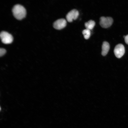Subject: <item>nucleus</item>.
Returning a JSON list of instances; mask_svg holds the SVG:
<instances>
[{
    "label": "nucleus",
    "instance_id": "f257e3e1",
    "mask_svg": "<svg viewBox=\"0 0 128 128\" xmlns=\"http://www.w3.org/2000/svg\"><path fill=\"white\" fill-rule=\"evenodd\" d=\"M12 11L14 16L18 20L24 18L26 14L25 8L19 4L14 5Z\"/></svg>",
    "mask_w": 128,
    "mask_h": 128
},
{
    "label": "nucleus",
    "instance_id": "f03ea898",
    "mask_svg": "<svg viewBox=\"0 0 128 128\" xmlns=\"http://www.w3.org/2000/svg\"><path fill=\"white\" fill-rule=\"evenodd\" d=\"M0 37L2 42L5 44L11 43L13 41V38L12 36L7 32L2 31L0 34Z\"/></svg>",
    "mask_w": 128,
    "mask_h": 128
},
{
    "label": "nucleus",
    "instance_id": "7ed1b4c3",
    "mask_svg": "<svg viewBox=\"0 0 128 128\" xmlns=\"http://www.w3.org/2000/svg\"><path fill=\"white\" fill-rule=\"evenodd\" d=\"M113 22V20L112 18L102 16L100 18L99 23L102 27L107 28L112 25Z\"/></svg>",
    "mask_w": 128,
    "mask_h": 128
},
{
    "label": "nucleus",
    "instance_id": "20e7f679",
    "mask_svg": "<svg viewBox=\"0 0 128 128\" xmlns=\"http://www.w3.org/2000/svg\"><path fill=\"white\" fill-rule=\"evenodd\" d=\"M125 52L124 47L123 44H121L117 45L114 50V54L118 58H121L124 54Z\"/></svg>",
    "mask_w": 128,
    "mask_h": 128
},
{
    "label": "nucleus",
    "instance_id": "39448f33",
    "mask_svg": "<svg viewBox=\"0 0 128 128\" xmlns=\"http://www.w3.org/2000/svg\"><path fill=\"white\" fill-rule=\"evenodd\" d=\"M79 14V13L77 10L73 9L69 12L66 15V19L69 22H71L73 20L76 19Z\"/></svg>",
    "mask_w": 128,
    "mask_h": 128
},
{
    "label": "nucleus",
    "instance_id": "423d86ee",
    "mask_svg": "<svg viewBox=\"0 0 128 128\" xmlns=\"http://www.w3.org/2000/svg\"><path fill=\"white\" fill-rule=\"evenodd\" d=\"M66 20L63 18L58 19L55 21L53 24V26L55 29H61L65 27L66 25Z\"/></svg>",
    "mask_w": 128,
    "mask_h": 128
},
{
    "label": "nucleus",
    "instance_id": "0eeeda50",
    "mask_svg": "<svg viewBox=\"0 0 128 128\" xmlns=\"http://www.w3.org/2000/svg\"><path fill=\"white\" fill-rule=\"evenodd\" d=\"M110 48L109 44L107 41H104L102 46V50L101 54L103 56L106 55L108 53Z\"/></svg>",
    "mask_w": 128,
    "mask_h": 128
},
{
    "label": "nucleus",
    "instance_id": "6e6552de",
    "mask_svg": "<svg viewBox=\"0 0 128 128\" xmlns=\"http://www.w3.org/2000/svg\"><path fill=\"white\" fill-rule=\"evenodd\" d=\"M95 22L92 20H90L85 23V26L86 29L90 30L92 29L95 25Z\"/></svg>",
    "mask_w": 128,
    "mask_h": 128
},
{
    "label": "nucleus",
    "instance_id": "1a4fd4ad",
    "mask_svg": "<svg viewBox=\"0 0 128 128\" xmlns=\"http://www.w3.org/2000/svg\"><path fill=\"white\" fill-rule=\"evenodd\" d=\"M82 32L85 39H87L89 38L91 35L90 30L86 29L84 30Z\"/></svg>",
    "mask_w": 128,
    "mask_h": 128
},
{
    "label": "nucleus",
    "instance_id": "9d476101",
    "mask_svg": "<svg viewBox=\"0 0 128 128\" xmlns=\"http://www.w3.org/2000/svg\"><path fill=\"white\" fill-rule=\"evenodd\" d=\"M6 50L4 49L1 48L0 49V56L1 57L4 55L6 53Z\"/></svg>",
    "mask_w": 128,
    "mask_h": 128
},
{
    "label": "nucleus",
    "instance_id": "9b49d317",
    "mask_svg": "<svg viewBox=\"0 0 128 128\" xmlns=\"http://www.w3.org/2000/svg\"><path fill=\"white\" fill-rule=\"evenodd\" d=\"M124 38L125 43L128 45V35L124 36Z\"/></svg>",
    "mask_w": 128,
    "mask_h": 128
}]
</instances>
